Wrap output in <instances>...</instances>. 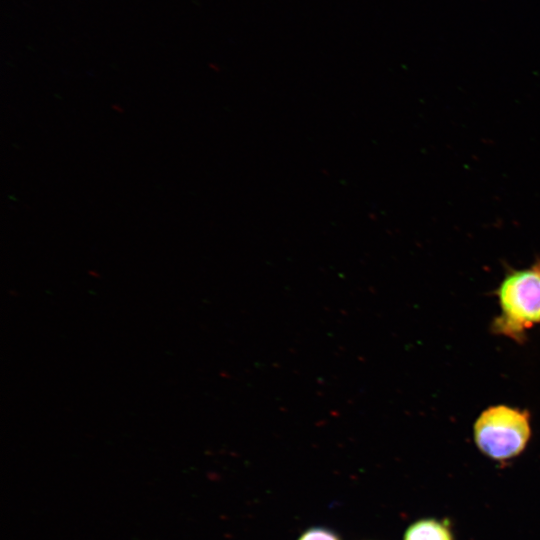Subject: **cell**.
Segmentation results:
<instances>
[{
	"mask_svg": "<svg viewBox=\"0 0 540 540\" xmlns=\"http://www.w3.org/2000/svg\"><path fill=\"white\" fill-rule=\"evenodd\" d=\"M497 296L500 315L493 324L495 332L521 340L525 332L540 324V262L507 274Z\"/></svg>",
	"mask_w": 540,
	"mask_h": 540,
	"instance_id": "1",
	"label": "cell"
},
{
	"mask_svg": "<svg viewBox=\"0 0 540 540\" xmlns=\"http://www.w3.org/2000/svg\"><path fill=\"white\" fill-rule=\"evenodd\" d=\"M473 434L482 453L494 460L510 459L520 454L529 441V413L506 405L491 406L475 421Z\"/></svg>",
	"mask_w": 540,
	"mask_h": 540,
	"instance_id": "2",
	"label": "cell"
},
{
	"mask_svg": "<svg viewBox=\"0 0 540 540\" xmlns=\"http://www.w3.org/2000/svg\"><path fill=\"white\" fill-rule=\"evenodd\" d=\"M404 540H452V535L443 523L434 519H423L407 529Z\"/></svg>",
	"mask_w": 540,
	"mask_h": 540,
	"instance_id": "3",
	"label": "cell"
},
{
	"mask_svg": "<svg viewBox=\"0 0 540 540\" xmlns=\"http://www.w3.org/2000/svg\"><path fill=\"white\" fill-rule=\"evenodd\" d=\"M298 540H339V538L327 529L312 528L305 531Z\"/></svg>",
	"mask_w": 540,
	"mask_h": 540,
	"instance_id": "4",
	"label": "cell"
}]
</instances>
